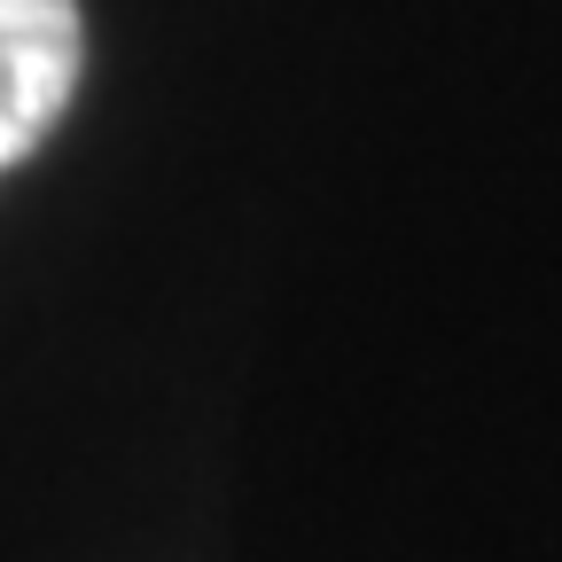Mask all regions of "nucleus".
I'll return each instance as SVG.
<instances>
[{
    "label": "nucleus",
    "instance_id": "f257e3e1",
    "mask_svg": "<svg viewBox=\"0 0 562 562\" xmlns=\"http://www.w3.org/2000/svg\"><path fill=\"white\" fill-rule=\"evenodd\" d=\"M87 70L79 0H0V180L63 125Z\"/></svg>",
    "mask_w": 562,
    "mask_h": 562
}]
</instances>
